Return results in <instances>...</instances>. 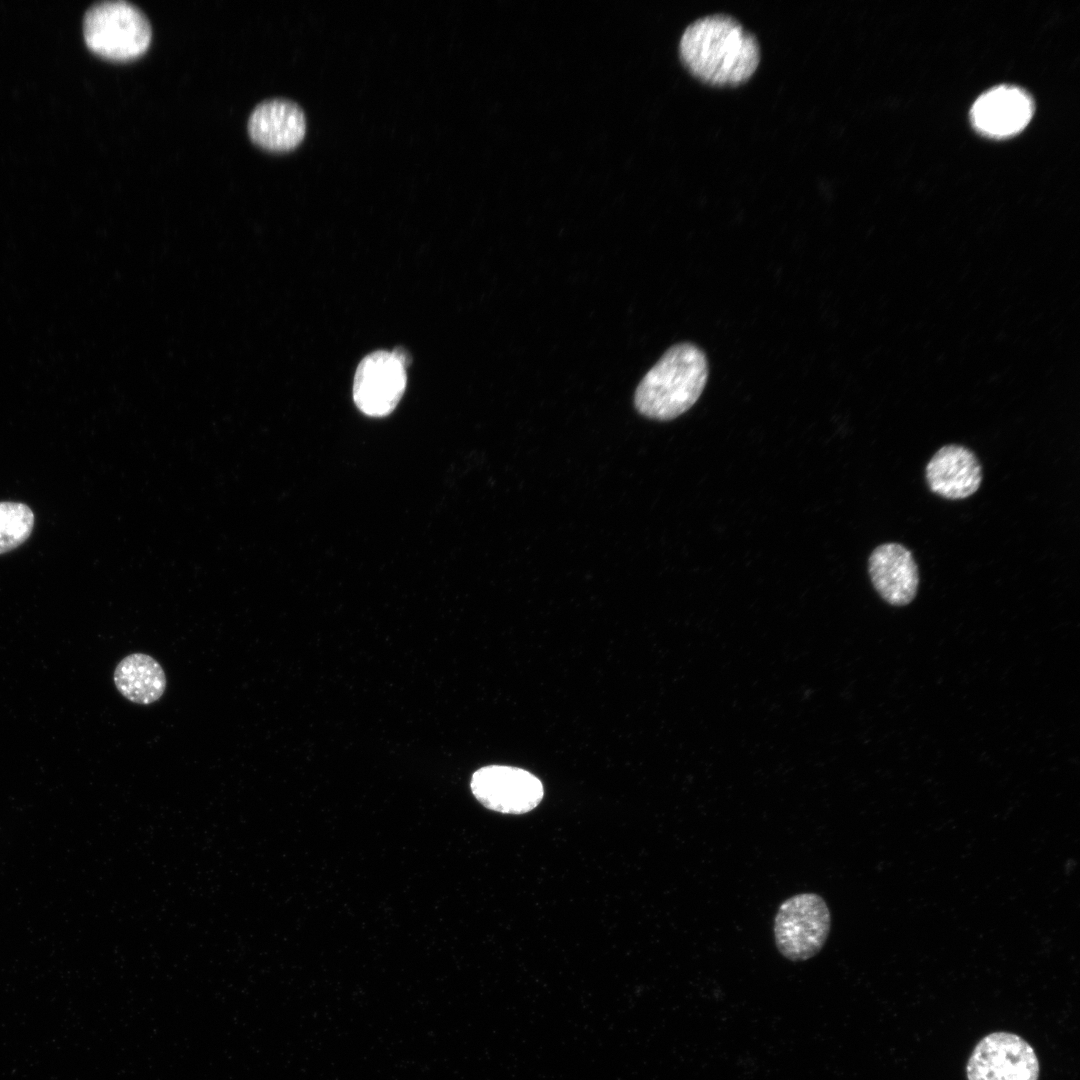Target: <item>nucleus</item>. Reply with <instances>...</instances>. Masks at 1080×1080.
<instances>
[{"label": "nucleus", "instance_id": "nucleus-3", "mask_svg": "<svg viewBox=\"0 0 1080 1080\" xmlns=\"http://www.w3.org/2000/svg\"><path fill=\"white\" fill-rule=\"evenodd\" d=\"M88 47L113 60H129L146 51L152 28L146 14L126 0H103L92 4L83 17Z\"/></svg>", "mask_w": 1080, "mask_h": 1080}, {"label": "nucleus", "instance_id": "nucleus-1", "mask_svg": "<svg viewBox=\"0 0 1080 1080\" xmlns=\"http://www.w3.org/2000/svg\"><path fill=\"white\" fill-rule=\"evenodd\" d=\"M679 50L688 69L713 85L743 83L760 61L756 36L735 17L723 13L690 23L681 36Z\"/></svg>", "mask_w": 1080, "mask_h": 1080}, {"label": "nucleus", "instance_id": "nucleus-14", "mask_svg": "<svg viewBox=\"0 0 1080 1080\" xmlns=\"http://www.w3.org/2000/svg\"><path fill=\"white\" fill-rule=\"evenodd\" d=\"M392 353H393V354L395 355V357H396V358H397V359H398V360H399V361H400V362L402 363V365H403V366H404L405 368H407V366L409 365V363H410V360H411V359H410V357H409V355H408V353H407V351H405V350H404L403 348H401V347H398V348L394 349V350L392 351Z\"/></svg>", "mask_w": 1080, "mask_h": 1080}, {"label": "nucleus", "instance_id": "nucleus-2", "mask_svg": "<svg viewBox=\"0 0 1080 1080\" xmlns=\"http://www.w3.org/2000/svg\"><path fill=\"white\" fill-rule=\"evenodd\" d=\"M707 378L708 362L703 351L690 343L674 345L639 383L635 407L647 418L672 420L696 403Z\"/></svg>", "mask_w": 1080, "mask_h": 1080}, {"label": "nucleus", "instance_id": "nucleus-4", "mask_svg": "<svg viewBox=\"0 0 1080 1080\" xmlns=\"http://www.w3.org/2000/svg\"><path fill=\"white\" fill-rule=\"evenodd\" d=\"M831 928L830 910L815 893H800L779 906L773 925L774 940L780 954L798 962L817 955L826 943Z\"/></svg>", "mask_w": 1080, "mask_h": 1080}, {"label": "nucleus", "instance_id": "nucleus-7", "mask_svg": "<svg viewBox=\"0 0 1080 1080\" xmlns=\"http://www.w3.org/2000/svg\"><path fill=\"white\" fill-rule=\"evenodd\" d=\"M471 790L483 806L506 814L531 811L544 794L542 783L535 775L521 768L501 765L477 770L472 775Z\"/></svg>", "mask_w": 1080, "mask_h": 1080}, {"label": "nucleus", "instance_id": "nucleus-6", "mask_svg": "<svg viewBox=\"0 0 1080 1080\" xmlns=\"http://www.w3.org/2000/svg\"><path fill=\"white\" fill-rule=\"evenodd\" d=\"M407 384L406 368L389 351H375L357 366L353 381V399L367 416L390 414L402 398Z\"/></svg>", "mask_w": 1080, "mask_h": 1080}, {"label": "nucleus", "instance_id": "nucleus-9", "mask_svg": "<svg viewBox=\"0 0 1080 1080\" xmlns=\"http://www.w3.org/2000/svg\"><path fill=\"white\" fill-rule=\"evenodd\" d=\"M248 132L258 145L273 151L297 146L306 131L303 109L295 101L275 97L259 102L248 118Z\"/></svg>", "mask_w": 1080, "mask_h": 1080}, {"label": "nucleus", "instance_id": "nucleus-12", "mask_svg": "<svg viewBox=\"0 0 1080 1080\" xmlns=\"http://www.w3.org/2000/svg\"><path fill=\"white\" fill-rule=\"evenodd\" d=\"M114 683L120 694L129 701L149 705L158 701L167 686L160 663L144 653L124 657L114 671Z\"/></svg>", "mask_w": 1080, "mask_h": 1080}, {"label": "nucleus", "instance_id": "nucleus-10", "mask_svg": "<svg viewBox=\"0 0 1080 1080\" xmlns=\"http://www.w3.org/2000/svg\"><path fill=\"white\" fill-rule=\"evenodd\" d=\"M868 571L878 594L893 606H904L915 598L919 585L918 566L909 549L900 543L877 546L868 561Z\"/></svg>", "mask_w": 1080, "mask_h": 1080}, {"label": "nucleus", "instance_id": "nucleus-11", "mask_svg": "<svg viewBox=\"0 0 1080 1080\" xmlns=\"http://www.w3.org/2000/svg\"><path fill=\"white\" fill-rule=\"evenodd\" d=\"M929 489L949 500L973 495L982 482V467L969 448L959 444L942 446L926 465Z\"/></svg>", "mask_w": 1080, "mask_h": 1080}, {"label": "nucleus", "instance_id": "nucleus-5", "mask_svg": "<svg viewBox=\"0 0 1080 1080\" xmlns=\"http://www.w3.org/2000/svg\"><path fill=\"white\" fill-rule=\"evenodd\" d=\"M966 1073L968 1080H1038L1039 1061L1019 1035L993 1032L974 1047Z\"/></svg>", "mask_w": 1080, "mask_h": 1080}, {"label": "nucleus", "instance_id": "nucleus-13", "mask_svg": "<svg viewBox=\"0 0 1080 1080\" xmlns=\"http://www.w3.org/2000/svg\"><path fill=\"white\" fill-rule=\"evenodd\" d=\"M34 526V514L23 503L0 502V554L23 544Z\"/></svg>", "mask_w": 1080, "mask_h": 1080}, {"label": "nucleus", "instance_id": "nucleus-8", "mask_svg": "<svg viewBox=\"0 0 1080 1080\" xmlns=\"http://www.w3.org/2000/svg\"><path fill=\"white\" fill-rule=\"evenodd\" d=\"M1033 112V101L1025 91L1002 85L982 94L973 104L970 116L980 133L1003 138L1025 128Z\"/></svg>", "mask_w": 1080, "mask_h": 1080}]
</instances>
